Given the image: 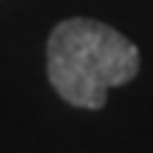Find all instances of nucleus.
I'll return each mask as SVG.
<instances>
[{
    "label": "nucleus",
    "instance_id": "f257e3e1",
    "mask_svg": "<svg viewBox=\"0 0 153 153\" xmlns=\"http://www.w3.org/2000/svg\"><path fill=\"white\" fill-rule=\"evenodd\" d=\"M45 57L54 91L65 102L91 111L105 105L108 88L139 74V48L116 28L88 17L62 20L48 37Z\"/></svg>",
    "mask_w": 153,
    "mask_h": 153
}]
</instances>
